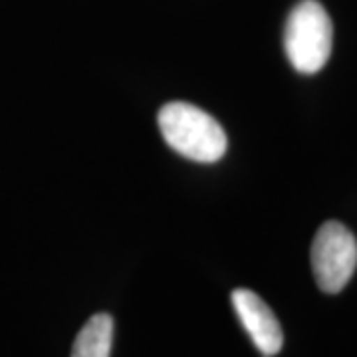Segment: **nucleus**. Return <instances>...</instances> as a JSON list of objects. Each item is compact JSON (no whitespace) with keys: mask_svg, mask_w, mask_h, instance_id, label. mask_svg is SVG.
Segmentation results:
<instances>
[{"mask_svg":"<svg viewBox=\"0 0 357 357\" xmlns=\"http://www.w3.org/2000/svg\"><path fill=\"white\" fill-rule=\"evenodd\" d=\"M159 129L171 149L197 163H215L227 153V133L213 115L185 102H171L159 112Z\"/></svg>","mask_w":357,"mask_h":357,"instance_id":"1","label":"nucleus"},{"mask_svg":"<svg viewBox=\"0 0 357 357\" xmlns=\"http://www.w3.org/2000/svg\"><path fill=\"white\" fill-rule=\"evenodd\" d=\"M333 44L330 14L318 0H302L292 8L284 30V50L300 74H316L328 64Z\"/></svg>","mask_w":357,"mask_h":357,"instance_id":"2","label":"nucleus"},{"mask_svg":"<svg viewBox=\"0 0 357 357\" xmlns=\"http://www.w3.org/2000/svg\"><path fill=\"white\" fill-rule=\"evenodd\" d=\"M312 268L321 292H342L357 268L354 232L337 220L324 222L312 244Z\"/></svg>","mask_w":357,"mask_h":357,"instance_id":"3","label":"nucleus"},{"mask_svg":"<svg viewBox=\"0 0 357 357\" xmlns=\"http://www.w3.org/2000/svg\"><path fill=\"white\" fill-rule=\"evenodd\" d=\"M232 306L243 328L248 332L250 340L255 342L262 356L274 357L276 354H280L284 344L280 321L258 294L238 288L232 292Z\"/></svg>","mask_w":357,"mask_h":357,"instance_id":"4","label":"nucleus"},{"mask_svg":"<svg viewBox=\"0 0 357 357\" xmlns=\"http://www.w3.org/2000/svg\"><path fill=\"white\" fill-rule=\"evenodd\" d=\"M114 344V319L109 314H96L77 333L72 357H109Z\"/></svg>","mask_w":357,"mask_h":357,"instance_id":"5","label":"nucleus"}]
</instances>
